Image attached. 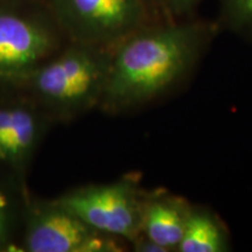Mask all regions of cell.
Instances as JSON below:
<instances>
[{"instance_id": "cell-1", "label": "cell", "mask_w": 252, "mask_h": 252, "mask_svg": "<svg viewBox=\"0 0 252 252\" xmlns=\"http://www.w3.org/2000/svg\"><path fill=\"white\" fill-rule=\"evenodd\" d=\"M206 24L145 26L112 49L99 106L121 113L152 102L185 80L212 39Z\"/></svg>"}, {"instance_id": "cell-2", "label": "cell", "mask_w": 252, "mask_h": 252, "mask_svg": "<svg viewBox=\"0 0 252 252\" xmlns=\"http://www.w3.org/2000/svg\"><path fill=\"white\" fill-rule=\"evenodd\" d=\"M113 47L78 43L58 58L4 81L21 83L56 117H75L99 106Z\"/></svg>"}, {"instance_id": "cell-3", "label": "cell", "mask_w": 252, "mask_h": 252, "mask_svg": "<svg viewBox=\"0 0 252 252\" xmlns=\"http://www.w3.org/2000/svg\"><path fill=\"white\" fill-rule=\"evenodd\" d=\"M145 194L139 179L130 174L110 184L77 188L56 200L96 231L131 245L141 235Z\"/></svg>"}, {"instance_id": "cell-4", "label": "cell", "mask_w": 252, "mask_h": 252, "mask_svg": "<svg viewBox=\"0 0 252 252\" xmlns=\"http://www.w3.org/2000/svg\"><path fill=\"white\" fill-rule=\"evenodd\" d=\"M124 243L96 231L58 200L34 207L24 238L30 252H117Z\"/></svg>"}, {"instance_id": "cell-5", "label": "cell", "mask_w": 252, "mask_h": 252, "mask_svg": "<svg viewBox=\"0 0 252 252\" xmlns=\"http://www.w3.org/2000/svg\"><path fill=\"white\" fill-rule=\"evenodd\" d=\"M58 9L78 43L112 47L147 26L144 0H56Z\"/></svg>"}, {"instance_id": "cell-6", "label": "cell", "mask_w": 252, "mask_h": 252, "mask_svg": "<svg viewBox=\"0 0 252 252\" xmlns=\"http://www.w3.org/2000/svg\"><path fill=\"white\" fill-rule=\"evenodd\" d=\"M53 47L54 37L43 25L0 12V80L36 67L48 58Z\"/></svg>"}, {"instance_id": "cell-7", "label": "cell", "mask_w": 252, "mask_h": 252, "mask_svg": "<svg viewBox=\"0 0 252 252\" xmlns=\"http://www.w3.org/2000/svg\"><path fill=\"white\" fill-rule=\"evenodd\" d=\"M189 201L165 189L146 191L141 234L167 252L176 251L190 213Z\"/></svg>"}, {"instance_id": "cell-8", "label": "cell", "mask_w": 252, "mask_h": 252, "mask_svg": "<svg viewBox=\"0 0 252 252\" xmlns=\"http://www.w3.org/2000/svg\"><path fill=\"white\" fill-rule=\"evenodd\" d=\"M43 121L35 110L20 104L0 105V161L23 165L36 149Z\"/></svg>"}, {"instance_id": "cell-9", "label": "cell", "mask_w": 252, "mask_h": 252, "mask_svg": "<svg viewBox=\"0 0 252 252\" xmlns=\"http://www.w3.org/2000/svg\"><path fill=\"white\" fill-rule=\"evenodd\" d=\"M230 236L224 223L210 209L191 206L176 252H226Z\"/></svg>"}, {"instance_id": "cell-10", "label": "cell", "mask_w": 252, "mask_h": 252, "mask_svg": "<svg viewBox=\"0 0 252 252\" xmlns=\"http://www.w3.org/2000/svg\"><path fill=\"white\" fill-rule=\"evenodd\" d=\"M225 24L236 31L252 30V0H220Z\"/></svg>"}, {"instance_id": "cell-11", "label": "cell", "mask_w": 252, "mask_h": 252, "mask_svg": "<svg viewBox=\"0 0 252 252\" xmlns=\"http://www.w3.org/2000/svg\"><path fill=\"white\" fill-rule=\"evenodd\" d=\"M201 0H160V4L171 17H182L190 13Z\"/></svg>"}, {"instance_id": "cell-12", "label": "cell", "mask_w": 252, "mask_h": 252, "mask_svg": "<svg viewBox=\"0 0 252 252\" xmlns=\"http://www.w3.org/2000/svg\"><path fill=\"white\" fill-rule=\"evenodd\" d=\"M11 229V212L8 200L0 191V249L7 244Z\"/></svg>"}, {"instance_id": "cell-13", "label": "cell", "mask_w": 252, "mask_h": 252, "mask_svg": "<svg viewBox=\"0 0 252 252\" xmlns=\"http://www.w3.org/2000/svg\"><path fill=\"white\" fill-rule=\"evenodd\" d=\"M132 250L135 252H167L162 247L157 244L156 242L151 241L146 236L141 234L133 243L131 244Z\"/></svg>"}, {"instance_id": "cell-14", "label": "cell", "mask_w": 252, "mask_h": 252, "mask_svg": "<svg viewBox=\"0 0 252 252\" xmlns=\"http://www.w3.org/2000/svg\"><path fill=\"white\" fill-rule=\"evenodd\" d=\"M144 2H145V4H146V6H147V8H149V2H147V0H144Z\"/></svg>"}]
</instances>
